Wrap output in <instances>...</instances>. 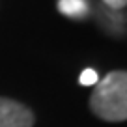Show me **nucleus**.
Listing matches in <instances>:
<instances>
[{
	"instance_id": "nucleus-2",
	"label": "nucleus",
	"mask_w": 127,
	"mask_h": 127,
	"mask_svg": "<svg viewBox=\"0 0 127 127\" xmlns=\"http://www.w3.org/2000/svg\"><path fill=\"white\" fill-rule=\"evenodd\" d=\"M34 112L19 101L0 97V127H34Z\"/></svg>"
},
{
	"instance_id": "nucleus-3",
	"label": "nucleus",
	"mask_w": 127,
	"mask_h": 127,
	"mask_svg": "<svg viewBox=\"0 0 127 127\" xmlns=\"http://www.w3.org/2000/svg\"><path fill=\"white\" fill-rule=\"evenodd\" d=\"M97 23L107 32L116 34V36H123V32H125V15H123V11H114V9L101 6L97 9Z\"/></svg>"
},
{
	"instance_id": "nucleus-1",
	"label": "nucleus",
	"mask_w": 127,
	"mask_h": 127,
	"mask_svg": "<svg viewBox=\"0 0 127 127\" xmlns=\"http://www.w3.org/2000/svg\"><path fill=\"white\" fill-rule=\"evenodd\" d=\"M90 110L105 122H125L127 118V73L110 71L99 79L90 95Z\"/></svg>"
},
{
	"instance_id": "nucleus-4",
	"label": "nucleus",
	"mask_w": 127,
	"mask_h": 127,
	"mask_svg": "<svg viewBox=\"0 0 127 127\" xmlns=\"http://www.w3.org/2000/svg\"><path fill=\"white\" fill-rule=\"evenodd\" d=\"M56 8L62 15H65L67 19H75V21H82L90 15L88 0H58Z\"/></svg>"
},
{
	"instance_id": "nucleus-5",
	"label": "nucleus",
	"mask_w": 127,
	"mask_h": 127,
	"mask_svg": "<svg viewBox=\"0 0 127 127\" xmlns=\"http://www.w3.org/2000/svg\"><path fill=\"white\" fill-rule=\"evenodd\" d=\"M79 80H80L82 86H95L97 80H99V75H97V71H94V69H84V71L80 73Z\"/></svg>"
},
{
	"instance_id": "nucleus-6",
	"label": "nucleus",
	"mask_w": 127,
	"mask_h": 127,
	"mask_svg": "<svg viewBox=\"0 0 127 127\" xmlns=\"http://www.w3.org/2000/svg\"><path fill=\"white\" fill-rule=\"evenodd\" d=\"M105 8L114 9V11H123L127 6V0H101Z\"/></svg>"
}]
</instances>
